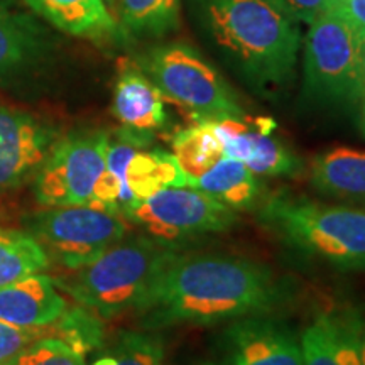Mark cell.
<instances>
[{
    "mask_svg": "<svg viewBox=\"0 0 365 365\" xmlns=\"http://www.w3.org/2000/svg\"><path fill=\"white\" fill-rule=\"evenodd\" d=\"M113 115L127 129L153 135L168 122L164 97L139 65L124 61L113 86Z\"/></svg>",
    "mask_w": 365,
    "mask_h": 365,
    "instance_id": "obj_13",
    "label": "cell"
},
{
    "mask_svg": "<svg viewBox=\"0 0 365 365\" xmlns=\"http://www.w3.org/2000/svg\"><path fill=\"white\" fill-rule=\"evenodd\" d=\"M173 156L180 163L186 176V185L210 170L223 156V145L218 139L213 120L196 122L188 129L178 132L171 140ZM186 188V186H185Z\"/></svg>",
    "mask_w": 365,
    "mask_h": 365,
    "instance_id": "obj_22",
    "label": "cell"
},
{
    "mask_svg": "<svg viewBox=\"0 0 365 365\" xmlns=\"http://www.w3.org/2000/svg\"><path fill=\"white\" fill-rule=\"evenodd\" d=\"M360 102H362V112H360V129H362L364 135H365V91L360 97Z\"/></svg>",
    "mask_w": 365,
    "mask_h": 365,
    "instance_id": "obj_33",
    "label": "cell"
},
{
    "mask_svg": "<svg viewBox=\"0 0 365 365\" xmlns=\"http://www.w3.org/2000/svg\"><path fill=\"white\" fill-rule=\"evenodd\" d=\"M298 19L312 24L317 17L331 9V0H282Z\"/></svg>",
    "mask_w": 365,
    "mask_h": 365,
    "instance_id": "obj_29",
    "label": "cell"
},
{
    "mask_svg": "<svg viewBox=\"0 0 365 365\" xmlns=\"http://www.w3.org/2000/svg\"><path fill=\"white\" fill-rule=\"evenodd\" d=\"M359 90L360 97L365 91V38H360V49H359Z\"/></svg>",
    "mask_w": 365,
    "mask_h": 365,
    "instance_id": "obj_30",
    "label": "cell"
},
{
    "mask_svg": "<svg viewBox=\"0 0 365 365\" xmlns=\"http://www.w3.org/2000/svg\"><path fill=\"white\" fill-rule=\"evenodd\" d=\"M360 36L339 12L328 9L312 22L304 46V81L313 98L327 103L360 100Z\"/></svg>",
    "mask_w": 365,
    "mask_h": 365,
    "instance_id": "obj_7",
    "label": "cell"
},
{
    "mask_svg": "<svg viewBox=\"0 0 365 365\" xmlns=\"http://www.w3.org/2000/svg\"><path fill=\"white\" fill-rule=\"evenodd\" d=\"M49 264V255L29 232L0 228V287L44 272Z\"/></svg>",
    "mask_w": 365,
    "mask_h": 365,
    "instance_id": "obj_21",
    "label": "cell"
},
{
    "mask_svg": "<svg viewBox=\"0 0 365 365\" xmlns=\"http://www.w3.org/2000/svg\"><path fill=\"white\" fill-rule=\"evenodd\" d=\"M56 140L33 113L0 103V195L34 180Z\"/></svg>",
    "mask_w": 365,
    "mask_h": 365,
    "instance_id": "obj_10",
    "label": "cell"
},
{
    "mask_svg": "<svg viewBox=\"0 0 365 365\" xmlns=\"http://www.w3.org/2000/svg\"><path fill=\"white\" fill-rule=\"evenodd\" d=\"M309 181L328 198L365 203V150L335 148L318 154L312 163Z\"/></svg>",
    "mask_w": 365,
    "mask_h": 365,
    "instance_id": "obj_15",
    "label": "cell"
},
{
    "mask_svg": "<svg viewBox=\"0 0 365 365\" xmlns=\"http://www.w3.org/2000/svg\"><path fill=\"white\" fill-rule=\"evenodd\" d=\"M215 43L250 83L276 90L293 78L299 53L298 17L282 0H196Z\"/></svg>",
    "mask_w": 365,
    "mask_h": 365,
    "instance_id": "obj_2",
    "label": "cell"
},
{
    "mask_svg": "<svg viewBox=\"0 0 365 365\" xmlns=\"http://www.w3.org/2000/svg\"><path fill=\"white\" fill-rule=\"evenodd\" d=\"M39 53V31L34 22L0 0V78L29 65Z\"/></svg>",
    "mask_w": 365,
    "mask_h": 365,
    "instance_id": "obj_19",
    "label": "cell"
},
{
    "mask_svg": "<svg viewBox=\"0 0 365 365\" xmlns=\"http://www.w3.org/2000/svg\"><path fill=\"white\" fill-rule=\"evenodd\" d=\"M7 365H85V355L56 336L48 335L27 346Z\"/></svg>",
    "mask_w": 365,
    "mask_h": 365,
    "instance_id": "obj_26",
    "label": "cell"
},
{
    "mask_svg": "<svg viewBox=\"0 0 365 365\" xmlns=\"http://www.w3.org/2000/svg\"><path fill=\"white\" fill-rule=\"evenodd\" d=\"M125 182L132 196V210L164 188H185L186 176L171 153L144 148L137 150L127 164Z\"/></svg>",
    "mask_w": 365,
    "mask_h": 365,
    "instance_id": "obj_18",
    "label": "cell"
},
{
    "mask_svg": "<svg viewBox=\"0 0 365 365\" xmlns=\"http://www.w3.org/2000/svg\"><path fill=\"white\" fill-rule=\"evenodd\" d=\"M331 9L365 38V0H331Z\"/></svg>",
    "mask_w": 365,
    "mask_h": 365,
    "instance_id": "obj_28",
    "label": "cell"
},
{
    "mask_svg": "<svg viewBox=\"0 0 365 365\" xmlns=\"http://www.w3.org/2000/svg\"><path fill=\"white\" fill-rule=\"evenodd\" d=\"M186 188L203 191L234 212L252 210L261 202L257 176L244 163L232 158H222L203 175L190 180Z\"/></svg>",
    "mask_w": 365,
    "mask_h": 365,
    "instance_id": "obj_17",
    "label": "cell"
},
{
    "mask_svg": "<svg viewBox=\"0 0 365 365\" xmlns=\"http://www.w3.org/2000/svg\"><path fill=\"white\" fill-rule=\"evenodd\" d=\"M49 336H56L73 350L86 355L103 341V327L93 312L83 307L65 309V313L49 327Z\"/></svg>",
    "mask_w": 365,
    "mask_h": 365,
    "instance_id": "obj_24",
    "label": "cell"
},
{
    "mask_svg": "<svg viewBox=\"0 0 365 365\" xmlns=\"http://www.w3.org/2000/svg\"><path fill=\"white\" fill-rule=\"evenodd\" d=\"M360 362L365 365V323L362 328V335H360Z\"/></svg>",
    "mask_w": 365,
    "mask_h": 365,
    "instance_id": "obj_32",
    "label": "cell"
},
{
    "mask_svg": "<svg viewBox=\"0 0 365 365\" xmlns=\"http://www.w3.org/2000/svg\"><path fill=\"white\" fill-rule=\"evenodd\" d=\"M113 357L118 365H163L161 336L149 331H124L118 336Z\"/></svg>",
    "mask_w": 365,
    "mask_h": 365,
    "instance_id": "obj_25",
    "label": "cell"
},
{
    "mask_svg": "<svg viewBox=\"0 0 365 365\" xmlns=\"http://www.w3.org/2000/svg\"><path fill=\"white\" fill-rule=\"evenodd\" d=\"M91 365H118V362L113 355H103V357L97 359Z\"/></svg>",
    "mask_w": 365,
    "mask_h": 365,
    "instance_id": "obj_31",
    "label": "cell"
},
{
    "mask_svg": "<svg viewBox=\"0 0 365 365\" xmlns=\"http://www.w3.org/2000/svg\"><path fill=\"white\" fill-rule=\"evenodd\" d=\"M118 29L134 34H164L178 22L180 0H103Z\"/></svg>",
    "mask_w": 365,
    "mask_h": 365,
    "instance_id": "obj_20",
    "label": "cell"
},
{
    "mask_svg": "<svg viewBox=\"0 0 365 365\" xmlns=\"http://www.w3.org/2000/svg\"><path fill=\"white\" fill-rule=\"evenodd\" d=\"M178 254L175 245L149 235L124 237L93 262L56 277L54 284L80 307L103 318L137 313L161 272Z\"/></svg>",
    "mask_w": 365,
    "mask_h": 365,
    "instance_id": "obj_3",
    "label": "cell"
},
{
    "mask_svg": "<svg viewBox=\"0 0 365 365\" xmlns=\"http://www.w3.org/2000/svg\"><path fill=\"white\" fill-rule=\"evenodd\" d=\"M198 365H227L225 362H217V360H207V362H202Z\"/></svg>",
    "mask_w": 365,
    "mask_h": 365,
    "instance_id": "obj_34",
    "label": "cell"
},
{
    "mask_svg": "<svg viewBox=\"0 0 365 365\" xmlns=\"http://www.w3.org/2000/svg\"><path fill=\"white\" fill-rule=\"evenodd\" d=\"M274 122L255 118L252 122V145L244 164L255 176H294L299 173L301 161L272 135Z\"/></svg>",
    "mask_w": 365,
    "mask_h": 365,
    "instance_id": "obj_23",
    "label": "cell"
},
{
    "mask_svg": "<svg viewBox=\"0 0 365 365\" xmlns=\"http://www.w3.org/2000/svg\"><path fill=\"white\" fill-rule=\"evenodd\" d=\"M227 365H303L301 344L267 314L235 319L222 335Z\"/></svg>",
    "mask_w": 365,
    "mask_h": 365,
    "instance_id": "obj_11",
    "label": "cell"
},
{
    "mask_svg": "<svg viewBox=\"0 0 365 365\" xmlns=\"http://www.w3.org/2000/svg\"><path fill=\"white\" fill-rule=\"evenodd\" d=\"M289 299V287L266 264L222 254H178L137 314L148 330L213 325L269 314Z\"/></svg>",
    "mask_w": 365,
    "mask_h": 365,
    "instance_id": "obj_1",
    "label": "cell"
},
{
    "mask_svg": "<svg viewBox=\"0 0 365 365\" xmlns=\"http://www.w3.org/2000/svg\"><path fill=\"white\" fill-rule=\"evenodd\" d=\"M63 33L91 41L117 38L118 26L103 0H26Z\"/></svg>",
    "mask_w": 365,
    "mask_h": 365,
    "instance_id": "obj_16",
    "label": "cell"
},
{
    "mask_svg": "<svg viewBox=\"0 0 365 365\" xmlns=\"http://www.w3.org/2000/svg\"><path fill=\"white\" fill-rule=\"evenodd\" d=\"M24 225L49 261L68 271L93 262L127 235L124 217L91 205L46 207L27 217Z\"/></svg>",
    "mask_w": 365,
    "mask_h": 365,
    "instance_id": "obj_6",
    "label": "cell"
},
{
    "mask_svg": "<svg viewBox=\"0 0 365 365\" xmlns=\"http://www.w3.org/2000/svg\"><path fill=\"white\" fill-rule=\"evenodd\" d=\"M49 335L48 328H26L0 319V365L11 364L34 341Z\"/></svg>",
    "mask_w": 365,
    "mask_h": 365,
    "instance_id": "obj_27",
    "label": "cell"
},
{
    "mask_svg": "<svg viewBox=\"0 0 365 365\" xmlns=\"http://www.w3.org/2000/svg\"><path fill=\"white\" fill-rule=\"evenodd\" d=\"M108 137L90 130L58 139L34 178L36 202L43 207L88 205L105 171Z\"/></svg>",
    "mask_w": 365,
    "mask_h": 365,
    "instance_id": "obj_8",
    "label": "cell"
},
{
    "mask_svg": "<svg viewBox=\"0 0 365 365\" xmlns=\"http://www.w3.org/2000/svg\"><path fill=\"white\" fill-rule=\"evenodd\" d=\"M54 286V279L41 272L0 287V319L26 328L51 327L66 309Z\"/></svg>",
    "mask_w": 365,
    "mask_h": 365,
    "instance_id": "obj_14",
    "label": "cell"
},
{
    "mask_svg": "<svg viewBox=\"0 0 365 365\" xmlns=\"http://www.w3.org/2000/svg\"><path fill=\"white\" fill-rule=\"evenodd\" d=\"M259 220L299 254L340 271H365V208L277 191L264 200Z\"/></svg>",
    "mask_w": 365,
    "mask_h": 365,
    "instance_id": "obj_4",
    "label": "cell"
},
{
    "mask_svg": "<svg viewBox=\"0 0 365 365\" xmlns=\"http://www.w3.org/2000/svg\"><path fill=\"white\" fill-rule=\"evenodd\" d=\"M139 68L164 98L180 105L196 122L244 117L234 90L190 46L166 44L150 49Z\"/></svg>",
    "mask_w": 365,
    "mask_h": 365,
    "instance_id": "obj_5",
    "label": "cell"
},
{
    "mask_svg": "<svg viewBox=\"0 0 365 365\" xmlns=\"http://www.w3.org/2000/svg\"><path fill=\"white\" fill-rule=\"evenodd\" d=\"M364 322L355 313L319 314L301 335L303 365H362Z\"/></svg>",
    "mask_w": 365,
    "mask_h": 365,
    "instance_id": "obj_12",
    "label": "cell"
},
{
    "mask_svg": "<svg viewBox=\"0 0 365 365\" xmlns=\"http://www.w3.org/2000/svg\"><path fill=\"white\" fill-rule=\"evenodd\" d=\"M149 237L175 245L195 237L222 234L239 223L232 208L193 188H164L125 215Z\"/></svg>",
    "mask_w": 365,
    "mask_h": 365,
    "instance_id": "obj_9",
    "label": "cell"
}]
</instances>
